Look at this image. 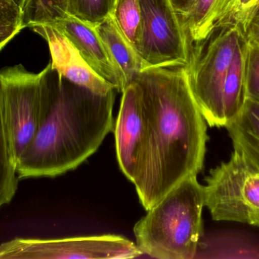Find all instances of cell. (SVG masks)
Listing matches in <instances>:
<instances>
[{"label":"cell","mask_w":259,"mask_h":259,"mask_svg":"<svg viewBox=\"0 0 259 259\" xmlns=\"http://www.w3.org/2000/svg\"><path fill=\"white\" fill-rule=\"evenodd\" d=\"M111 16L120 31L140 55L143 33L140 0H116Z\"/></svg>","instance_id":"16"},{"label":"cell","mask_w":259,"mask_h":259,"mask_svg":"<svg viewBox=\"0 0 259 259\" xmlns=\"http://www.w3.org/2000/svg\"><path fill=\"white\" fill-rule=\"evenodd\" d=\"M204 202L214 220L259 228V167L234 149L229 161L210 171Z\"/></svg>","instance_id":"5"},{"label":"cell","mask_w":259,"mask_h":259,"mask_svg":"<svg viewBox=\"0 0 259 259\" xmlns=\"http://www.w3.org/2000/svg\"><path fill=\"white\" fill-rule=\"evenodd\" d=\"M243 31L234 21L221 25L192 46L187 65L196 104L211 127H225V87L228 69Z\"/></svg>","instance_id":"4"},{"label":"cell","mask_w":259,"mask_h":259,"mask_svg":"<svg viewBox=\"0 0 259 259\" xmlns=\"http://www.w3.org/2000/svg\"><path fill=\"white\" fill-rule=\"evenodd\" d=\"M225 128L234 149L259 167V102L246 99L241 110Z\"/></svg>","instance_id":"13"},{"label":"cell","mask_w":259,"mask_h":259,"mask_svg":"<svg viewBox=\"0 0 259 259\" xmlns=\"http://www.w3.org/2000/svg\"><path fill=\"white\" fill-rule=\"evenodd\" d=\"M204 206L203 186L197 176L184 179L136 224L137 246L154 258H196Z\"/></svg>","instance_id":"3"},{"label":"cell","mask_w":259,"mask_h":259,"mask_svg":"<svg viewBox=\"0 0 259 259\" xmlns=\"http://www.w3.org/2000/svg\"><path fill=\"white\" fill-rule=\"evenodd\" d=\"M122 236L62 239L15 238L0 245V259L134 258L143 255Z\"/></svg>","instance_id":"7"},{"label":"cell","mask_w":259,"mask_h":259,"mask_svg":"<svg viewBox=\"0 0 259 259\" xmlns=\"http://www.w3.org/2000/svg\"><path fill=\"white\" fill-rule=\"evenodd\" d=\"M246 40V99L259 102V43L247 38Z\"/></svg>","instance_id":"20"},{"label":"cell","mask_w":259,"mask_h":259,"mask_svg":"<svg viewBox=\"0 0 259 259\" xmlns=\"http://www.w3.org/2000/svg\"><path fill=\"white\" fill-rule=\"evenodd\" d=\"M94 27L112 59L122 71L127 86L146 68V64L120 31L111 15Z\"/></svg>","instance_id":"12"},{"label":"cell","mask_w":259,"mask_h":259,"mask_svg":"<svg viewBox=\"0 0 259 259\" xmlns=\"http://www.w3.org/2000/svg\"><path fill=\"white\" fill-rule=\"evenodd\" d=\"M50 111L17 162L18 179L54 178L77 168L114 129L117 90L96 94L61 76L49 63Z\"/></svg>","instance_id":"2"},{"label":"cell","mask_w":259,"mask_h":259,"mask_svg":"<svg viewBox=\"0 0 259 259\" xmlns=\"http://www.w3.org/2000/svg\"><path fill=\"white\" fill-rule=\"evenodd\" d=\"M246 36L243 33L234 52L225 82V112L228 124L241 110L246 100Z\"/></svg>","instance_id":"15"},{"label":"cell","mask_w":259,"mask_h":259,"mask_svg":"<svg viewBox=\"0 0 259 259\" xmlns=\"http://www.w3.org/2000/svg\"><path fill=\"white\" fill-rule=\"evenodd\" d=\"M53 26L57 27L72 43L96 73L115 85L118 92L122 93L126 88L124 75L112 59L94 25L69 15Z\"/></svg>","instance_id":"10"},{"label":"cell","mask_w":259,"mask_h":259,"mask_svg":"<svg viewBox=\"0 0 259 259\" xmlns=\"http://www.w3.org/2000/svg\"><path fill=\"white\" fill-rule=\"evenodd\" d=\"M0 74L11 140L18 162L50 111L52 87L49 64L38 74L29 72L22 65L4 68Z\"/></svg>","instance_id":"6"},{"label":"cell","mask_w":259,"mask_h":259,"mask_svg":"<svg viewBox=\"0 0 259 259\" xmlns=\"http://www.w3.org/2000/svg\"><path fill=\"white\" fill-rule=\"evenodd\" d=\"M23 28L19 6L12 0H0V50Z\"/></svg>","instance_id":"19"},{"label":"cell","mask_w":259,"mask_h":259,"mask_svg":"<svg viewBox=\"0 0 259 259\" xmlns=\"http://www.w3.org/2000/svg\"><path fill=\"white\" fill-rule=\"evenodd\" d=\"M17 6H19L20 9L22 10L23 7H24V4H25L26 0H12Z\"/></svg>","instance_id":"24"},{"label":"cell","mask_w":259,"mask_h":259,"mask_svg":"<svg viewBox=\"0 0 259 259\" xmlns=\"http://www.w3.org/2000/svg\"><path fill=\"white\" fill-rule=\"evenodd\" d=\"M114 132L120 169L146 211L197 176L208 137L187 65L143 69L123 91Z\"/></svg>","instance_id":"1"},{"label":"cell","mask_w":259,"mask_h":259,"mask_svg":"<svg viewBox=\"0 0 259 259\" xmlns=\"http://www.w3.org/2000/svg\"><path fill=\"white\" fill-rule=\"evenodd\" d=\"M196 0H170L175 11L181 18L185 16L193 7Z\"/></svg>","instance_id":"23"},{"label":"cell","mask_w":259,"mask_h":259,"mask_svg":"<svg viewBox=\"0 0 259 259\" xmlns=\"http://www.w3.org/2000/svg\"><path fill=\"white\" fill-rule=\"evenodd\" d=\"M116 0H68V15L96 25L112 15Z\"/></svg>","instance_id":"18"},{"label":"cell","mask_w":259,"mask_h":259,"mask_svg":"<svg viewBox=\"0 0 259 259\" xmlns=\"http://www.w3.org/2000/svg\"><path fill=\"white\" fill-rule=\"evenodd\" d=\"M68 0H26L22 9L25 27L53 25L68 16Z\"/></svg>","instance_id":"17"},{"label":"cell","mask_w":259,"mask_h":259,"mask_svg":"<svg viewBox=\"0 0 259 259\" xmlns=\"http://www.w3.org/2000/svg\"><path fill=\"white\" fill-rule=\"evenodd\" d=\"M259 6V0H239L237 9L231 21H236L240 27L244 24L248 17Z\"/></svg>","instance_id":"22"},{"label":"cell","mask_w":259,"mask_h":259,"mask_svg":"<svg viewBox=\"0 0 259 259\" xmlns=\"http://www.w3.org/2000/svg\"><path fill=\"white\" fill-rule=\"evenodd\" d=\"M241 28L246 38L259 43V6L248 17Z\"/></svg>","instance_id":"21"},{"label":"cell","mask_w":259,"mask_h":259,"mask_svg":"<svg viewBox=\"0 0 259 259\" xmlns=\"http://www.w3.org/2000/svg\"><path fill=\"white\" fill-rule=\"evenodd\" d=\"M239 0H196L181 18L189 47L204 41L213 30L232 20Z\"/></svg>","instance_id":"11"},{"label":"cell","mask_w":259,"mask_h":259,"mask_svg":"<svg viewBox=\"0 0 259 259\" xmlns=\"http://www.w3.org/2000/svg\"><path fill=\"white\" fill-rule=\"evenodd\" d=\"M18 182L0 74V209L12 202L18 190Z\"/></svg>","instance_id":"14"},{"label":"cell","mask_w":259,"mask_h":259,"mask_svg":"<svg viewBox=\"0 0 259 259\" xmlns=\"http://www.w3.org/2000/svg\"><path fill=\"white\" fill-rule=\"evenodd\" d=\"M143 33L140 56L148 67L186 66L190 47L170 0H140Z\"/></svg>","instance_id":"8"},{"label":"cell","mask_w":259,"mask_h":259,"mask_svg":"<svg viewBox=\"0 0 259 259\" xmlns=\"http://www.w3.org/2000/svg\"><path fill=\"white\" fill-rule=\"evenodd\" d=\"M33 30L47 41L51 53L52 67L61 76L101 95L116 90L115 85L100 77L91 68L72 43L57 27L38 26Z\"/></svg>","instance_id":"9"}]
</instances>
